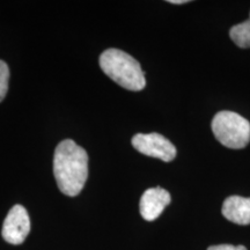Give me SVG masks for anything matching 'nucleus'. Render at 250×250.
Returning <instances> with one entry per match:
<instances>
[{
    "label": "nucleus",
    "mask_w": 250,
    "mask_h": 250,
    "mask_svg": "<svg viewBox=\"0 0 250 250\" xmlns=\"http://www.w3.org/2000/svg\"><path fill=\"white\" fill-rule=\"evenodd\" d=\"M54 175L59 190L64 195H79L88 177L87 152L73 140H62L55 149Z\"/></svg>",
    "instance_id": "obj_1"
},
{
    "label": "nucleus",
    "mask_w": 250,
    "mask_h": 250,
    "mask_svg": "<svg viewBox=\"0 0 250 250\" xmlns=\"http://www.w3.org/2000/svg\"><path fill=\"white\" fill-rule=\"evenodd\" d=\"M100 67L112 81L125 89H144L146 85L142 66L132 56L120 49H108L100 56Z\"/></svg>",
    "instance_id": "obj_2"
},
{
    "label": "nucleus",
    "mask_w": 250,
    "mask_h": 250,
    "mask_svg": "<svg viewBox=\"0 0 250 250\" xmlns=\"http://www.w3.org/2000/svg\"><path fill=\"white\" fill-rule=\"evenodd\" d=\"M211 126L218 142L228 148H243L250 142L249 121L234 111L218 112Z\"/></svg>",
    "instance_id": "obj_3"
},
{
    "label": "nucleus",
    "mask_w": 250,
    "mask_h": 250,
    "mask_svg": "<svg viewBox=\"0 0 250 250\" xmlns=\"http://www.w3.org/2000/svg\"><path fill=\"white\" fill-rule=\"evenodd\" d=\"M131 142L133 147L139 153L160 159L165 162L174 160L176 156L175 146L160 133H137Z\"/></svg>",
    "instance_id": "obj_4"
},
{
    "label": "nucleus",
    "mask_w": 250,
    "mask_h": 250,
    "mask_svg": "<svg viewBox=\"0 0 250 250\" xmlns=\"http://www.w3.org/2000/svg\"><path fill=\"white\" fill-rule=\"evenodd\" d=\"M30 232V219L22 205H15L8 212L2 225L1 235L6 242L18 246L24 242Z\"/></svg>",
    "instance_id": "obj_5"
},
{
    "label": "nucleus",
    "mask_w": 250,
    "mask_h": 250,
    "mask_svg": "<svg viewBox=\"0 0 250 250\" xmlns=\"http://www.w3.org/2000/svg\"><path fill=\"white\" fill-rule=\"evenodd\" d=\"M170 193L167 190L160 187L147 189L140 198V214L147 221L155 220L160 217L162 211L170 204Z\"/></svg>",
    "instance_id": "obj_6"
},
{
    "label": "nucleus",
    "mask_w": 250,
    "mask_h": 250,
    "mask_svg": "<svg viewBox=\"0 0 250 250\" xmlns=\"http://www.w3.org/2000/svg\"><path fill=\"white\" fill-rule=\"evenodd\" d=\"M221 212L227 220L234 224L242 226L250 225V198L241 196L228 197L225 199Z\"/></svg>",
    "instance_id": "obj_7"
},
{
    "label": "nucleus",
    "mask_w": 250,
    "mask_h": 250,
    "mask_svg": "<svg viewBox=\"0 0 250 250\" xmlns=\"http://www.w3.org/2000/svg\"><path fill=\"white\" fill-rule=\"evenodd\" d=\"M229 36L233 42L240 48H250V13L248 20L230 28Z\"/></svg>",
    "instance_id": "obj_8"
},
{
    "label": "nucleus",
    "mask_w": 250,
    "mask_h": 250,
    "mask_svg": "<svg viewBox=\"0 0 250 250\" xmlns=\"http://www.w3.org/2000/svg\"><path fill=\"white\" fill-rule=\"evenodd\" d=\"M9 68L4 61H0V102L5 99L8 92Z\"/></svg>",
    "instance_id": "obj_9"
},
{
    "label": "nucleus",
    "mask_w": 250,
    "mask_h": 250,
    "mask_svg": "<svg viewBox=\"0 0 250 250\" xmlns=\"http://www.w3.org/2000/svg\"><path fill=\"white\" fill-rule=\"evenodd\" d=\"M208 250H247L243 246H232V245H218L208 247Z\"/></svg>",
    "instance_id": "obj_10"
},
{
    "label": "nucleus",
    "mask_w": 250,
    "mask_h": 250,
    "mask_svg": "<svg viewBox=\"0 0 250 250\" xmlns=\"http://www.w3.org/2000/svg\"><path fill=\"white\" fill-rule=\"evenodd\" d=\"M168 2H170V4H175V5H180V4H187V2H189L188 0H169Z\"/></svg>",
    "instance_id": "obj_11"
}]
</instances>
